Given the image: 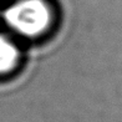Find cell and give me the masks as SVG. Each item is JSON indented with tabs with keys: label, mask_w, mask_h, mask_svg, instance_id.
Returning a JSON list of instances; mask_svg holds the SVG:
<instances>
[{
	"label": "cell",
	"mask_w": 122,
	"mask_h": 122,
	"mask_svg": "<svg viewBox=\"0 0 122 122\" xmlns=\"http://www.w3.org/2000/svg\"><path fill=\"white\" fill-rule=\"evenodd\" d=\"M8 24L25 36H36L47 27L51 14L42 0H23L5 11Z\"/></svg>",
	"instance_id": "cell-1"
},
{
	"label": "cell",
	"mask_w": 122,
	"mask_h": 122,
	"mask_svg": "<svg viewBox=\"0 0 122 122\" xmlns=\"http://www.w3.org/2000/svg\"><path fill=\"white\" fill-rule=\"evenodd\" d=\"M20 65V51L16 45L0 35V79L11 76Z\"/></svg>",
	"instance_id": "cell-2"
}]
</instances>
